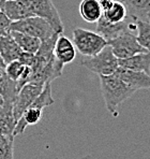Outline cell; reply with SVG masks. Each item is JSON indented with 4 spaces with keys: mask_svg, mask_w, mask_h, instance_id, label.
I'll return each mask as SVG.
<instances>
[{
    "mask_svg": "<svg viewBox=\"0 0 150 159\" xmlns=\"http://www.w3.org/2000/svg\"><path fill=\"white\" fill-rule=\"evenodd\" d=\"M100 83L105 106L112 114L116 113L117 107L136 93L115 73L100 75Z\"/></svg>",
    "mask_w": 150,
    "mask_h": 159,
    "instance_id": "1",
    "label": "cell"
},
{
    "mask_svg": "<svg viewBox=\"0 0 150 159\" xmlns=\"http://www.w3.org/2000/svg\"><path fill=\"white\" fill-rule=\"evenodd\" d=\"M54 102H55V100L51 96V83H46L42 92L39 93V96L32 102L31 106L26 110L23 113V115L20 116V118L16 121L15 128L13 131L14 137L24 133L28 126L37 125L43 116V110L46 107L54 104Z\"/></svg>",
    "mask_w": 150,
    "mask_h": 159,
    "instance_id": "2",
    "label": "cell"
},
{
    "mask_svg": "<svg viewBox=\"0 0 150 159\" xmlns=\"http://www.w3.org/2000/svg\"><path fill=\"white\" fill-rule=\"evenodd\" d=\"M10 31H20L23 34H30L39 38L41 41L51 38L55 34H58L47 20L37 15L11 22Z\"/></svg>",
    "mask_w": 150,
    "mask_h": 159,
    "instance_id": "3",
    "label": "cell"
},
{
    "mask_svg": "<svg viewBox=\"0 0 150 159\" xmlns=\"http://www.w3.org/2000/svg\"><path fill=\"white\" fill-rule=\"evenodd\" d=\"M73 43L75 48L84 56H93L107 45V41L100 34L83 28L73 30Z\"/></svg>",
    "mask_w": 150,
    "mask_h": 159,
    "instance_id": "4",
    "label": "cell"
},
{
    "mask_svg": "<svg viewBox=\"0 0 150 159\" xmlns=\"http://www.w3.org/2000/svg\"><path fill=\"white\" fill-rule=\"evenodd\" d=\"M82 66L99 75H109L118 69L119 59L114 55L111 46L106 45L97 55L89 56L82 60Z\"/></svg>",
    "mask_w": 150,
    "mask_h": 159,
    "instance_id": "5",
    "label": "cell"
},
{
    "mask_svg": "<svg viewBox=\"0 0 150 159\" xmlns=\"http://www.w3.org/2000/svg\"><path fill=\"white\" fill-rule=\"evenodd\" d=\"M107 45L111 46L113 53L118 59L129 58L137 53L148 52L138 43L136 34L132 31H125L116 38L108 40Z\"/></svg>",
    "mask_w": 150,
    "mask_h": 159,
    "instance_id": "6",
    "label": "cell"
},
{
    "mask_svg": "<svg viewBox=\"0 0 150 159\" xmlns=\"http://www.w3.org/2000/svg\"><path fill=\"white\" fill-rule=\"evenodd\" d=\"M33 15L43 17L51 23L56 32L62 34L63 24L57 8L51 0H24Z\"/></svg>",
    "mask_w": 150,
    "mask_h": 159,
    "instance_id": "7",
    "label": "cell"
},
{
    "mask_svg": "<svg viewBox=\"0 0 150 159\" xmlns=\"http://www.w3.org/2000/svg\"><path fill=\"white\" fill-rule=\"evenodd\" d=\"M44 86L37 85V84L28 83L25 84L20 89L15 100L13 102V114L14 118L17 121L23 115V113L32 104V102L36 100L39 93L42 92Z\"/></svg>",
    "mask_w": 150,
    "mask_h": 159,
    "instance_id": "8",
    "label": "cell"
},
{
    "mask_svg": "<svg viewBox=\"0 0 150 159\" xmlns=\"http://www.w3.org/2000/svg\"><path fill=\"white\" fill-rule=\"evenodd\" d=\"M115 74H117L126 85L136 92L139 89H150V74L146 72L118 67Z\"/></svg>",
    "mask_w": 150,
    "mask_h": 159,
    "instance_id": "9",
    "label": "cell"
},
{
    "mask_svg": "<svg viewBox=\"0 0 150 159\" xmlns=\"http://www.w3.org/2000/svg\"><path fill=\"white\" fill-rule=\"evenodd\" d=\"M0 10L10 18L11 22L33 16L24 0H1Z\"/></svg>",
    "mask_w": 150,
    "mask_h": 159,
    "instance_id": "10",
    "label": "cell"
},
{
    "mask_svg": "<svg viewBox=\"0 0 150 159\" xmlns=\"http://www.w3.org/2000/svg\"><path fill=\"white\" fill-rule=\"evenodd\" d=\"M54 55L63 65L71 64L76 57V48L74 43L69 38L60 34L56 41Z\"/></svg>",
    "mask_w": 150,
    "mask_h": 159,
    "instance_id": "11",
    "label": "cell"
},
{
    "mask_svg": "<svg viewBox=\"0 0 150 159\" xmlns=\"http://www.w3.org/2000/svg\"><path fill=\"white\" fill-rule=\"evenodd\" d=\"M22 53V48L18 46V44L13 39L10 32L6 36L0 37V56H1L4 65L9 64L13 60H18Z\"/></svg>",
    "mask_w": 150,
    "mask_h": 159,
    "instance_id": "12",
    "label": "cell"
},
{
    "mask_svg": "<svg viewBox=\"0 0 150 159\" xmlns=\"http://www.w3.org/2000/svg\"><path fill=\"white\" fill-rule=\"evenodd\" d=\"M132 20L150 22V0H121Z\"/></svg>",
    "mask_w": 150,
    "mask_h": 159,
    "instance_id": "13",
    "label": "cell"
},
{
    "mask_svg": "<svg viewBox=\"0 0 150 159\" xmlns=\"http://www.w3.org/2000/svg\"><path fill=\"white\" fill-rule=\"evenodd\" d=\"M119 67L150 74V52L137 53L129 58L119 59Z\"/></svg>",
    "mask_w": 150,
    "mask_h": 159,
    "instance_id": "14",
    "label": "cell"
},
{
    "mask_svg": "<svg viewBox=\"0 0 150 159\" xmlns=\"http://www.w3.org/2000/svg\"><path fill=\"white\" fill-rule=\"evenodd\" d=\"M18 92L20 89L17 87V82L13 81L7 74L4 67H0V97L3 102L13 103Z\"/></svg>",
    "mask_w": 150,
    "mask_h": 159,
    "instance_id": "15",
    "label": "cell"
},
{
    "mask_svg": "<svg viewBox=\"0 0 150 159\" xmlns=\"http://www.w3.org/2000/svg\"><path fill=\"white\" fill-rule=\"evenodd\" d=\"M16 120L13 114V103L3 102L0 104V133L13 135Z\"/></svg>",
    "mask_w": 150,
    "mask_h": 159,
    "instance_id": "16",
    "label": "cell"
},
{
    "mask_svg": "<svg viewBox=\"0 0 150 159\" xmlns=\"http://www.w3.org/2000/svg\"><path fill=\"white\" fill-rule=\"evenodd\" d=\"M79 13L87 23H97L102 16L99 0H82L79 4Z\"/></svg>",
    "mask_w": 150,
    "mask_h": 159,
    "instance_id": "17",
    "label": "cell"
},
{
    "mask_svg": "<svg viewBox=\"0 0 150 159\" xmlns=\"http://www.w3.org/2000/svg\"><path fill=\"white\" fill-rule=\"evenodd\" d=\"M11 36L16 41L23 52L36 54L41 45V40L37 37L30 36L27 34H23L20 31H10Z\"/></svg>",
    "mask_w": 150,
    "mask_h": 159,
    "instance_id": "18",
    "label": "cell"
},
{
    "mask_svg": "<svg viewBox=\"0 0 150 159\" xmlns=\"http://www.w3.org/2000/svg\"><path fill=\"white\" fill-rule=\"evenodd\" d=\"M102 15L105 20L113 24H118L123 20H126L128 17V10H126V6L121 1H115L112 4V7L106 11H103Z\"/></svg>",
    "mask_w": 150,
    "mask_h": 159,
    "instance_id": "19",
    "label": "cell"
},
{
    "mask_svg": "<svg viewBox=\"0 0 150 159\" xmlns=\"http://www.w3.org/2000/svg\"><path fill=\"white\" fill-rule=\"evenodd\" d=\"M136 23V40L137 42L145 48L150 52V22L140 20H134Z\"/></svg>",
    "mask_w": 150,
    "mask_h": 159,
    "instance_id": "20",
    "label": "cell"
},
{
    "mask_svg": "<svg viewBox=\"0 0 150 159\" xmlns=\"http://www.w3.org/2000/svg\"><path fill=\"white\" fill-rule=\"evenodd\" d=\"M14 135L0 133V159H13Z\"/></svg>",
    "mask_w": 150,
    "mask_h": 159,
    "instance_id": "21",
    "label": "cell"
},
{
    "mask_svg": "<svg viewBox=\"0 0 150 159\" xmlns=\"http://www.w3.org/2000/svg\"><path fill=\"white\" fill-rule=\"evenodd\" d=\"M24 67H25V65H23L20 60H13V61L6 65L4 70H6L7 74H8L13 81L17 82V80L20 79V74H22L23 70H24Z\"/></svg>",
    "mask_w": 150,
    "mask_h": 159,
    "instance_id": "22",
    "label": "cell"
},
{
    "mask_svg": "<svg viewBox=\"0 0 150 159\" xmlns=\"http://www.w3.org/2000/svg\"><path fill=\"white\" fill-rule=\"evenodd\" d=\"M99 2H100L101 9H102V12H103V11H106L111 8L112 4L114 3V0H99Z\"/></svg>",
    "mask_w": 150,
    "mask_h": 159,
    "instance_id": "23",
    "label": "cell"
},
{
    "mask_svg": "<svg viewBox=\"0 0 150 159\" xmlns=\"http://www.w3.org/2000/svg\"><path fill=\"white\" fill-rule=\"evenodd\" d=\"M9 32H10V31H9V30H7V29H4V28L0 27V37L6 36V34H8Z\"/></svg>",
    "mask_w": 150,
    "mask_h": 159,
    "instance_id": "24",
    "label": "cell"
},
{
    "mask_svg": "<svg viewBox=\"0 0 150 159\" xmlns=\"http://www.w3.org/2000/svg\"><path fill=\"white\" fill-rule=\"evenodd\" d=\"M55 159H61V158H55ZM81 159H97V158L92 157V156H85V157H83Z\"/></svg>",
    "mask_w": 150,
    "mask_h": 159,
    "instance_id": "25",
    "label": "cell"
},
{
    "mask_svg": "<svg viewBox=\"0 0 150 159\" xmlns=\"http://www.w3.org/2000/svg\"><path fill=\"white\" fill-rule=\"evenodd\" d=\"M0 67H6V65H4L3 60H2V58H1V56H0Z\"/></svg>",
    "mask_w": 150,
    "mask_h": 159,
    "instance_id": "26",
    "label": "cell"
},
{
    "mask_svg": "<svg viewBox=\"0 0 150 159\" xmlns=\"http://www.w3.org/2000/svg\"><path fill=\"white\" fill-rule=\"evenodd\" d=\"M2 103H3V100H2V98L0 97V104H2Z\"/></svg>",
    "mask_w": 150,
    "mask_h": 159,
    "instance_id": "27",
    "label": "cell"
},
{
    "mask_svg": "<svg viewBox=\"0 0 150 159\" xmlns=\"http://www.w3.org/2000/svg\"><path fill=\"white\" fill-rule=\"evenodd\" d=\"M0 1H1V0H0Z\"/></svg>",
    "mask_w": 150,
    "mask_h": 159,
    "instance_id": "28",
    "label": "cell"
}]
</instances>
